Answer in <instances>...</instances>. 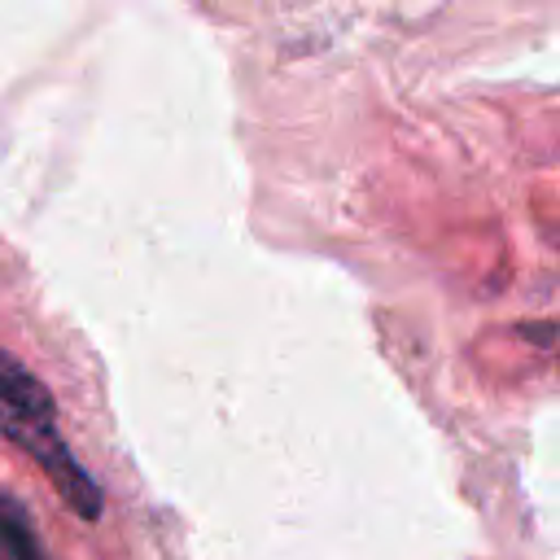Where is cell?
Masks as SVG:
<instances>
[{
    "mask_svg": "<svg viewBox=\"0 0 560 560\" xmlns=\"http://www.w3.org/2000/svg\"><path fill=\"white\" fill-rule=\"evenodd\" d=\"M0 433L44 468V477L52 481V490L70 512H79L83 521L101 516V486L61 438L48 389L9 350H0Z\"/></svg>",
    "mask_w": 560,
    "mask_h": 560,
    "instance_id": "cell-1",
    "label": "cell"
},
{
    "mask_svg": "<svg viewBox=\"0 0 560 560\" xmlns=\"http://www.w3.org/2000/svg\"><path fill=\"white\" fill-rule=\"evenodd\" d=\"M0 556L4 560H48L26 508L9 490H0Z\"/></svg>",
    "mask_w": 560,
    "mask_h": 560,
    "instance_id": "cell-2",
    "label": "cell"
}]
</instances>
